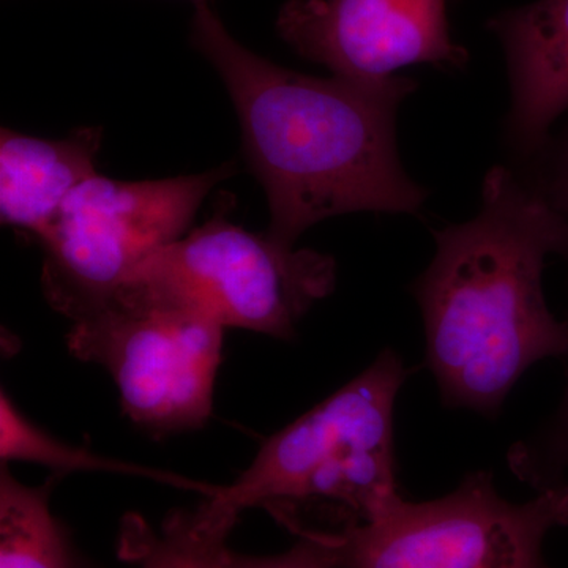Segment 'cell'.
I'll list each match as a JSON object with an SVG mask.
<instances>
[{
	"mask_svg": "<svg viewBox=\"0 0 568 568\" xmlns=\"http://www.w3.org/2000/svg\"><path fill=\"white\" fill-rule=\"evenodd\" d=\"M190 39L230 92L278 244L295 246L308 227L343 213L420 211L426 192L403 168L395 136L396 112L416 81L283 69L242 47L209 3L194 6Z\"/></svg>",
	"mask_w": 568,
	"mask_h": 568,
	"instance_id": "6da1fadb",
	"label": "cell"
},
{
	"mask_svg": "<svg viewBox=\"0 0 568 568\" xmlns=\"http://www.w3.org/2000/svg\"><path fill=\"white\" fill-rule=\"evenodd\" d=\"M335 282L336 264L328 254L284 246L267 233H250L215 215L152 254L123 283L194 310L224 328L287 342Z\"/></svg>",
	"mask_w": 568,
	"mask_h": 568,
	"instance_id": "8992f818",
	"label": "cell"
},
{
	"mask_svg": "<svg viewBox=\"0 0 568 568\" xmlns=\"http://www.w3.org/2000/svg\"><path fill=\"white\" fill-rule=\"evenodd\" d=\"M102 129L77 130L63 140H43L2 129L0 219L39 239L82 182L97 174Z\"/></svg>",
	"mask_w": 568,
	"mask_h": 568,
	"instance_id": "30bf717a",
	"label": "cell"
},
{
	"mask_svg": "<svg viewBox=\"0 0 568 568\" xmlns=\"http://www.w3.org/2000/svg\"><path fill=\"white\" fill-rule=\"evenodd\" d=\"M226 328L133 283L71 321L69 347L80 361L103 366L123 410L153 435L203 428Z\"/></svg>",
	"mask_w": 568,
	"mask_h": 568,
	"instance_id": "5b68a950",
	"label": "cell"
},
{
	"mask_svg": "<svg viewBox=\"0 0 568 568\" xmlns=\"http://www.w3.org/2000/svg\"><path fill=\"white\" fill-rule=\"evenodd\" d=\"M0 458L3 465L10 462L33 463L54 470L55 474L71 473H110L126 476L148 477L171 487L193 489L209 496L216 487L203 481L175 476L166 470L152 469L119 459L102 457L85 448L71 446L55 439L50 433L32 424L14 406L10 396L2 392L0 396Z\"/></svg>",
	"mask_w": 568,
	"mask_h": 568,
	"instance_id": "7c38bea8",
	"label": "cell"
},
{
	"mask_svg": "<svg viewBox=\"0 0 568 568\" xmlns=\"http://www.w3.org/2000/svg\"><path fill=\"white\" fill-rule=\"evenodd\" d=\"M234 174L226 163L163 181L95 174L82 182L39 237L48 302L70 321L99 305L152 254L183 237L213 186Z\"/></svg>",
	"mask_w": 568,
	"mask_h": 568,
	"instance_id": "52a82bcc",
	"label": "cell"
},
{
	"mask_svg": "<svg viewBox=\"0 0 568 568\" xmlns=\"http://www.w3.org/2000/svg\"><path fill=\"white\" fill-rule=\"evenodd\" d=\"M506 51L511 85L508 132L537 151L568 110V0H536L488 22Z\"/></svg>",
	"mask_w": 568,
	"mask_h": 568,
	"instance_id": "9c48e42d",
	"label": "cell"
},
{
	"mask_svg": "<svg viewBox=\"0 0 568 568\" xmlns=\"http://www.w3.org/2000/svg\"><path fill=\"white\" fill-rule=\"evenodd\" d=\"M402 355L383 351L368 368L261 446L233 484L204 500L241 518L265 507L278 521L312 508L334 515L336 526L365 521L403 496L395 455V406L410 376Z\"/></svg>",
	"mask_w": 568,
	"mask_h": 568,
	"instance_id": "3957f363",
	"label": "cell"
},
{
	"mask_svg": "<svg viewBox=\"0 0 568 568\" xmlns=\"http://www.w3.org/2000/svg\"><path fill=\"white\" fill-rule=\"evenodd\" d=\"M280 37L297 54L355 82H376L416 63L463 67L446 0H287Z\"/></svg>",
	"mask_w": 568,
	"mask_h": 568,
	"instance_id": "ba28073f",
	"label": "cell"
},
{
	"mask_svg": "<svg viewBox=\"0 0 568 568\" xmlns=\"http://www.w3.org/2000/svg\"><path fill=\"white\" fill-rule=\"evenodd\" d=\"M51 478L29 487L2 466L0 473V568H80L70 537L52 515Z\"/></svg>",
	"mask_w": 568,
	"mask_h": 568,
	"instance_id": "8fae6325",
	"label": "cell"
},
{
	"mask_svg": "<svg viewBox=\"0 0 568 568\" xmlns=\"http://www.w3.org/2000/svg\"><path fill=\"white\" fill-rule=\"evenodd\" d=\"M237 518L201 504L196 510L179 511L159 532L142 534L136 545L140 568H227V537Z\"/></svg>",
	"mask_w": 568,
	"mask_h": 568,
	"instance_id": "4fadbf2b",
	"label": "cell"
},
{
	"mask_svg": "<svg viewBox=\"0 0 568 568\" xmlns=\"http://www.w3.org/2000/svg\"><path fill=\"white\" fill-rule=\"evenodd\" d=\"M508 467L536 491L567 484L568 474V358L566 387L552 416L536 433L514 444Z\"/></svg>",
	"mask_w": 568,
	"mask_h": 568,
	"instance_id": "5bb4252c",
	"label": "cell"
},
{
	"mask_svg": "<svg viewBox=\"0 0 568 568\" xmlns=\"http://www.w3.org/2000/svg\"><path fill=\"white\" fill-rule=\"evenodd\" d=\"M227 568H334L320 551L298 540L290 551L274 556L231 555Z\"/></svg>",
	"mask_w": 568,
	"mask_h": 568,
	"instance_id": "9a60e30c",
	"label": "cell"
},
{
	"mask_svg": "<svg viewBox=\"0 0 568 568\" xmlns=\"http://www.w3.org/2000/svg\"><path fill=\"white\" fill-rule=\"evenodd\" d=\"M567 526L568 481L518 504L473 470L437 499L399 496L365 521L291 532L334 568H551L545 540Z\"/></svg>",
	"mask_w": 568,
	"mask_h": 568,
	"instance_id": "277c9868",
	"label": "cell"
},
{
	"mask_svg": "<svg viewBox=\"0 0 568 568\" xmlns=\"http://www.w3.org/2000/svg\"><path fill=\"white\" fill-rule=\"evenodd\" d=\"M568 226V136L560 142L544 189L538 190ZM568 261V257H567Z\"/></svg>",
	"mask_w": 568,
	"mask_h": 568,
	"instance_id": "2e32d148",
	"label": "cell"
},
{
	"mask_svg": "<svg viewBox=\"0 0 568 568\" xmlns=\"http://www.w3.org/2000/svg\"><path fill=\"white\" fill-rule=\"evenodd\" d=\"M433 234L435 256L410 290L426 368L444 407L497 418L529 368L568 358V321L549 312L544 293L548 257H568L567 223L537 189L496 166L480 212Z\"/></svg>",
	"mask_w": 568,
	"mask_h": 568,
	"instance_id": "7a4b0ae2",
	"label": "cell"
},
{
	"mask_svg": "<svg viewBox=\"0 0 568 568\" xmlns=\"http://www.w3.org/2000/svg\"><path fill=\"white\" fill-rule=\"evenodd\" d=\"M194 6H200V3H209V0H192Z\"/></svg>",
	"mask_w": 568,
	"mask_h": 568,
	"instance_id": "e0dca14e",
	"label": "cell"
}]
</instances>
